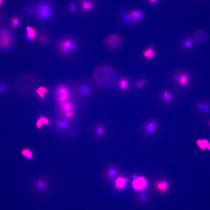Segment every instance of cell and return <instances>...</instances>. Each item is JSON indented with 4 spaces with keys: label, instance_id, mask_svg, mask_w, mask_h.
I'll return each instance as SVG.
<instances>
[{
    "label": "cell",
    "instance_id": "1",
    "mask_svg": "<svg viewBox=\"0 0 210 210\" xmlns=\"http://www.w3.org/2000/svg\"><path fill=\"white\" fill-rule=\"evenodd\" d=\"M94 77L95 81L102 86L110 87L116 83L117 75L113 67L103 64L98 66L94 70Z\"/></svg>",
    "mask_w": 210,
    "mask_h": 210
},
{
    "label": "cell",
    "instance_id": "2",
    "mask_svg": "<svg viewBox=\"0 0 210 210\" xmlns=\"http://www.w3.org/2000/svg\"><path fill=\"white\" fill-rule=\"evenodd\" d=\"M14 41V36L11 31L7 28L0 29V50L9 51Z\"/></svg>",
    "mask_w": 210,
    "mask_h": 210
},
{
    "label": "cell",
    "instance_id": "3",
    "mask_svg": "<svg viewBox=\"0 0 210 210\" xmlns=\"http://www.w3.org/2000/svg\"><path fill=\"white\" fill-rule=\"evenodd\" d=\"M123 38L120 35L116 33L108 34L105 37L103 42L106 47L110 49L117 48L121 45Z\"/></svg>",
    "mask_w": 210,
    "mask_h": 210
},
{
    "label": "cell",
    "instance_id": "4",
    "mask_svg": "<svg viewBox=\"0 0 210 210\" xmlns=\"http://www.w3.org/2000/svg\"><path fill=\"white\" fill-rule=\"evenodd\" d=\"M58 48L59 52L63 54L75 52L77 49L75 42L71 38H66L61 40L58 43Z\"/></svg>",
    "mask_w": 210,
    "mask_h": 210
},
{
    "label": "cell",
    "instance_id": "5",
    "mask_svg": "<svg viewBox=\"0 0 210 210\" xmlns=\"http://www.w3.org/2000/svg\"><path fill=\"white\" fill-rule=\"evenodd\" d=\"M52 7L46 3H42L39 4L36 10L37 15L40 19L45 20L48 19L51 15Z\"/></svg>",
    "mask_w": 210,
    "mask_h": 210
},
{
    "label": "cell",
    "instance_id": "6",
    "mask_svg": "<svg viewBox=\"0 0 210 210\" xmlns=\"http://www.w3.org/2000/svg\"><path fill=\"white\" fill-rule=\"evenodd\" d=\"M130 21L137 22L142 20L144 17L143 11L138 9L132 10L127 15Z\"/></svg>",
    "mask_w": 210,
    "mask_h": 210
},
{
    "label": "cell",
    "instance_id": "7",
    "mask_svg": "<svg viewBox=\"0 0 210 210\" xmlns=\"http://www.w3.org/2000/svg\"><path fill=\"white\" fill-rule=\"evenodd\" d=\"M147 182L146 180L143 177L137 178L134 180L133 183V187L134 189L140 191L145 189L146 187Z\"/></svg>",
    "mask_w": 210,
    "mask_h": 210
},
{
    "label": "cell",
    "instance_id": "8",
    "mask_svg": "<svg viewBox=\"0 0 210 210\" xmlns=\"http://www.w3.org/2000/svg\"><path fill=\"white\" fill-rule=\"evenodd\" d=\"M58 94H59V100L61 102L63 103L67 99L69 93V91L66 87L61 86L58 88Z\"/></svg>",
    "mask_w": 210,
    "mask_h": 210
},
{
    "label": "cell",
    "instance_id": "9",
    "mask_svg": "<svg viewBox=\"0 0 210 210\" xmlns=\"http://www.w3.org/2000/svg\"><path fill=\"white\" fill-rule=\"evenodd\" d=\"M26 34L25 37L26 40H33L36 38L37 35V32L35 28L31 26H28L26 29Z\"/></svg>",
    "mask_w": 210,
    "mask_h": 210
},
{
    "label": "cell",
    "instance_id": "10",
    "mask_svg": "<svg viewBox=\"0 0 210 210\" xmlns=\"http://www.w3.org/2000/svg\"><path fill=\"white\" fill-rule=\"evenodd\" d=\"M174 78L175 80L182 86H186L188 83L189 76L186 73H183L180 75H175Z\"/></svg>",
    "mask_w": 210,
    "mask_h": 210
},
{
    "label": "cell",
    "instance_id": "11",
    "mask_svg": "<svg viewBox=\"0 0 210 210\" xmlns=\"http://www.w3.org/2000/svg\"><path fill=\"white\" fill-rule=\"evenodd\" d=\"M155 187L158 191L163 193L167 191L169 187L168 184L166 181H163L156 183Z\"/></svg>",
    "mask_w": 210,
    "mask_h": 210
},
{
    "label": "cell",
    "instance_id": "12",
    "mask_svg": "<svg viewBox=\"0 0 210 210\" xmlns=\"http://www.w3.org/2000/svg\"><path fill=\"white\" fill-rule=\"evenodd\" d=\"M82 9L84 11L92 9L94 7L93 3L90 0H83L80 3Z\"/></svg>",
    "mask_w": 210,
    "mask_h": 210
},
{
    "label": "cell",
    "instance_id": "13",
    "mask_svg": "<svg viewBox=\"0 0 210 210\" xmlns=\"http://www.w3.org/2000/svg\"><path fill=\"white\" fill-rule=\"evenodd\" d=\"M21 153L22 156L29 160L32 159L34 157V154L31 150L29 148H23L21 151Z\"/></svg>",
    "mask_w": 210,
    "mask_h": 210
},
{
    "label": "cell",
    "instance_id": "14",
    "mask_svg": "<svg viewBox=\"0 0 210 210\" xmlns=\"http://www.w3.org/2000/svg\"><path fill=\"white\" fill-rule=\"evenodd\" d=\"M79 92L82 95L88 96L90 94V88L87 85H82L79 88Z\"/></svg>",
    "mask_w": 210,
    "mask_h": 210
},
{
    "label": "cell",
    "instance_id": "15",
    "mask_svg": "<svg viewBox=\"0 0 210 210\" xmlns=\"http://www.w3.org/2000/svg\"><path fill=\"white\" fill-rule=\"evenodd\" d=\"M196 143L198 146L201 149L205 150L207 148L208 144L209 143V141L208 139H199L196 141Z\"/></svg>",
    "mask_w": 210,
    "mask_h": 210
},
{
    "label": "cell",
    "instance_id": "16",
    "mask_svg": "<svg viewBox=\"0 0 210 210\" xmlns=\"http://www.w3.org/2000/svg\"><path fill=\"white\" fill-rule=\"evenodd\" d=\"M144 56L148 58H150L155 56L156 52L153 50L152 47H148L146 50L143 52Z\"/></svg>",
    "mask_w": 210,
    "mask_h": 210
},
{
    "label": "cell",
    "instance_id": "17",
    "mask_svg": "<svg viewBox=\"0 0 210 210\" xmlns=\"http://www.w3.org/2000/svg\"><path fill=\"white\" fill-rule=\"evenodd\" d=\"M157 126V124L154 121L148 123L145 127L146 131L148 133H151L155 130Z\"/></svg>",
    "mask_w": 210,
    "mask_h": 210
},
{
    "label": "cell",
    "instance_id": "18",
    "mask_svg": "<svg viewBox=\"0 0 210 210\" xmlns=\"http://www.w3.org/2000/svg\"><path fill=\"white\" fill-rule=\"evenodd\" d=\"M36 187L39 190H42L47 187V184L44 180L40 179L36 183Z\"/></svg>",
    "mask_w": 210,
    "mask_h": 210
},
{
    "label": "cell",
    "instance_id": "19",
    "mask_svg": "<svg viewBox=\"0 0 210 210\" xmlns=\"http://www.w3.org/2000/svg\"><path fill=\"white\" fill-rule=\"evenodd\" d=\"M73 106L71 103L68 102L64 103L61 106V109L63 111L67 113L71 112L73 109Z\"/></svg>",
    "mask_w": 210,
    "mask_h": 210
},
{
    "label": "cell",
    "instance_id": "20",
    "mask_svg": "<svg viewBox=\"0 0 210 210\" xmlns=\"http://www.w3.org/2000/svg\"><path fill=\"white\" fill-rule=\"evenodd\" d=\"M127 178H124L121 177L118 178L116 180V187L120 189L123 188L125 186L126 183L127 182Z\"/></svg>",
    "mask_w": 210,
    "mask_h": 210
},
{
    "label": "cell",
    "instance_id": "21",
    "mask_svg": "<svg viewBox=\"0 0 210 210\" xmlns=\"http://www.w3.org/2000/svg\"><path fill=\"white\" fill-rule=\"evenodd\" d=\"M162 98L163 101L166 102H169L172 100L171 94L169 91H164L162 94Z\"/></svg>",
    "mask_w": 210,
    "mask_h": 210
},
{
    "label": "cell",
    "instance_id": "22",
    "mask_svg": "<svg viewBox=\"0 0 210 210\" xmlns=\"http://www.w3.org/2000/svg\"><path fill=\"white\" fill-rule=\"evenodd\" d=\"M128 81L125 78L120 79L119 82V86L121 89L125 90L127 87L128 85Z\"/></svg>",
    "mask_w": 210,
    "mask_h": 210
},
{
    "label": "cell",
    "instance_id": "23",
    "mask_svg": "<svg viewBox=\"0 0 210 210\" xmlns=\"http://www.w3.org/2000/svg\"><path fill=\"white\" fill-rule=\"evenodd\" d=\"M193 43V42L191 40H187L184 42V45L186 48L189 49L192 46Z\"/></svg>",
    "mask_w": 210,
    "mask_h": 210
},
{
    "label": "cell",
    "instance_id": "24",
    "mask_svg": "<svg viewBox=\"0 0 210 210\" xmlns=\"http://www.w3.org/2000/svg\"><path fill=\"white\" fill-rule=\"evenodd\" d=\"M57 125L58 127H61L62 128H66L68 126V122L66 121H58L57 123Z\"/></svg>",
    "mask_w": 210,
    "mask_h": 210
},
{
    "label": "cell",
    "instance_id": "25",
    "mask_svg": "<svg viewBox=\"0 0 210 210\" xmlns=\"http://www.w3.org/2000/svg\"><path fill=\"white\" fill-rule=\"evenodd\" d=\"M20 23V20L17 18H14L12 19L11 21L12 26L13 27H15L17 26Z\"/></svg>",
    "mask_w": 210,
    "mask_h": 210
},
{
    "label": "cell",
    "instance_id": "26",
    "mask_svg": "<svg viewBox=\"0 0 210 210\" xmlns=\"http://www.w3.org/2000/svg\"><path fill=\"white\" fill-rule=\"evenodd\" d=\"M117 170L116 169H112L110 171L109 173V177L111 178H113L116 175L117 173Z\"/></svg>",
    "mask_w": 210,
    "mask_h": 210
},
{
    "label": "cell",
    "instance_id": "27",
    "mask_svg": "<svg viewBox=\"0 0 210 210\" xmlns=\"http://www.w3.org/2000/svg\"><path fill=\"white\" fill-rule=\"evenodd\" d=\"M40 40L42 42L45 44H47L48 42L47 37L44 35H42L40 36Z\"/></svg>",
    "mask_w": 210,
    "mask_h": 210
},
{
    "label": "cell",
    "instance_id": "28",
    "mask_svg": "<svg viewBox=\"0 0 210 210\" xmlns=\"http://www.w3.org/2000/svg\"><path fill=\"white\" fill-rule=\"evenodd\" d=\"M7 86L4 84H0V93H2L6 91L7 89Z\"/></svg>",
    "mask_w": 210,
    "mask_h": 210
},
{
    "label": "cell",
    "instance_id": "29",
    "mask_svg": "<svg viewBox=\"0 0 210 210\" xmlns=\"http://www.w3.org/2000/svg\"><path fill=\"white\" fill-rule=\"evenodd\" d=\"M97 135L99 136H101L103 134L104 130L102 127H99L97 129Z\"/></svg>",
    "mask_w": 210,
    "mask_h": 210
},
{
    "label": "cell",
    "instance_id": "30",
    "mask_svg": "<svg viewBox=\"0 0 210 210\" xmlns=\"http://www.w3.org/2000/svg\"><path fill=\"white\" fill-rule=\"evenodd\" d=\"M44 120L42 119H40L39 120L37 123V127H41L43 123H44Z\"/></svg>",
    "mask_w": 210,
    "mask_h": 210
},
{
    "label": "cell",
    "instance_id": "31",
    "mask_svg": "<svg viewBox=\"0 0 210 210\" xmlns=\"http://www.w3.org/2000/svg\"><path fill=\"white\" fill-rule=\"evenodd\" d=\"M158 0H148V1L150 3L154 4L157 3Z\"/></svg>",
    "mask_w": 210,
    "mask_h": 210
},
{
    "label": "cell",
    "instance_id": "32",
    "mask_svg": "<svg viewBox=\"0 0 210 210\" xmlns=\"http://www.w3.org/2000/svg\"><path fill=\"white\" fill-rule=\"evenodd\" d=\"M43 88H40L37 91V93L39 94H40L43 93Z\"/></svg>",
    "mask_w": 210,
    "mask_h": 210
},
{
    "label": "cell",
    "instance_id": "33",
    "mask_svg": "<svg viewBox=\"0 0 210 210\" xmlns=\"http://www.w3.org/2000/svg\"><path fill=\"white\" fill-rule=\"evenodd\" d=\"M73 115V113H72V112H69V113H67L66 115V116L67 117H70L72 116Z\"/></svg>",
    "mask_w": 210,
    "mask_h": 210
},
{
    "label": "cell",
    "instance_id": "34",
    "mask_svg": "<svg viewBox=\"0 0 210 210\" xmlns=\"http://www.w3.org/2000/svg\"><path fill=\"white\" fill-rule=\"evenodd\" d=\"M139 83H140L142 84L143 85L145 84V81L144 80H141L139 82Z\"/></svg>",
    "mask_w": 210,
    "mask_h": 210
},
{
    "label": "cell",
    "instance_id": "35",
    "mask_svg": "<svg viewBox=\"0 0 210 210\" xmlns=\"http://www.w3.org/2000/svg\"><path fill=\"white\" fill-rule=\"evenodd\" d=\"M44 123L45 124H47L49 123V121L47 119L45 118L44 120Z\"/></svg>",
    "mask_w": 210,
    "mask_h": 210
},
{
    "label": "cell",
    "instance_id": "36",
    "mask_svg": "<svg viewBox=\"0 0 210 210\" xmlns=\"http://www.w3.org/2000/svg\"><path fill=\"white\" fill-rule=\"evenodd\" d=\"M142 85L140 83H139L137 84V86L138 88H140L142 87Z\"/></svg>",
    "mask_w": 210,
    "mask_h": 210
},
{
    "label": "cell",
    "instance_id": "37",
    "mask_svg": "<svg viewBox=\"0 0 210 210\" xmlns=\"http://www.w3.org/2000/svg\"><path fill=\"white\" fill-rule=\"evenodd\" d=\"M40 94V97H41L42 98H44V94H43V93H42Z\"/></svg>",
    "mask_w": 210,
    "mask_h": 210
},
{
    "label": "cell",
    "instance_id": "38",
    "mask_svg": "<svg viewBox=\"0 0 210 210\" xmlns=\"http://www.w3.org/2000/svg\"><path fill=\"white\" fill-rule=\"evenodd\" d=\"M48 90L46 88H43V92L44 93H46L47 92Z\"/></svg>",
    "mask_w": 210,
    "mask_h": 210
},
{
    "label": "cell",
    "instance_id": "39",
    "mask_svg": "<svg viewBox=\"0 0 210 210\" xmlns=\"http://www.w3.org/2000/svg\"><path fill=\"white\" fill-rule=\"evenodd\" d=\"M137 178V177L136 176V175H133V179H134V180L136 179V178Z\"/></svg>",
    "mask_w": 210,
    "mask_h": 210
},
{
    "label": "cell",
    "instance_id": "40",
    "mask_svg": "<svg viewBox=\"0 0 210 210\" xmlns=\"http://www.w3.org/2000/svg\"><path fill=\"white\" fill-rule=\"evenodd\" d=\"M45 119V118L44 116H41L40 117V119L44 120Z\"/></svg>",
    "mask_w": 210,
    "mask_h": 210
},
{
    "label": "cell",
    "instance_id": "41",
    "mask_svg": "<svg viewBox=\"0 0 210 210\" xmlns=\"http://www.w3.org/2000/svg\"><path fill=\"white\" fill-rule=\"evenodd\" d=\"M207 148L208 149L210 150V143H209L208 144L207 147Z\"/></svg>",
    "mask_w": 210,
    "mask_h": 210
},
{
    "label": "cell",
    "instance_id": "42",
    "mask_svg": "<svg viewBox=\"0 0 210 210\" xmlns=\"http://www.w3.org/2000/svg\"><path fill=\"white\" fill-rule=\"evenodd\" d=\"M2 0H0V5H1V3L2 2Z\"/></svg>",
    "mask_w": 210,
    "mask_h": 210
},
{
    "label": "cell",
    "instance_id": "43",
    "mask_svg": "<svg viewBox=\"0 0 210 210\" xmlns=\"http://www.w3.org/2000/svg\"><path fill=\"white\" fill-rule=\"evenodd\" d=\"M209 126L210 127V120L209 121Z\"/></svg>",
    "mask_w": 210,
    "mask_h": 210
}]
</instances>
